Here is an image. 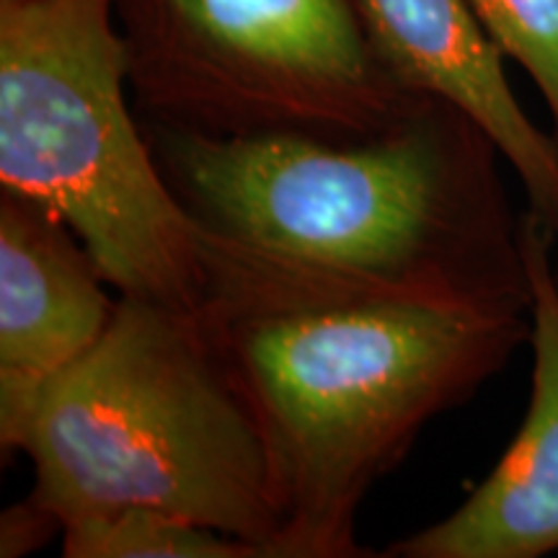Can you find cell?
I'll use <instances>...</instances> for the list:
<instances>
[{
	"label": "cell",
	"instance_id": "obj_1",
	"mask_svg": "<svg viewBox=\"0 0 558 558\" xmlns=\"http://www.w3.org/2000/svg\"><path fill=\"white\" fill-rule=\"evenodd\" d=\"M197 318L267 442L275 558L378 556L367 494L424 427L469 403L530 339V311L486 308L202 228Z\"/></svg>",
	"mask_w": 558,
	"mask_h": 558
},
{
	"label": "cell",
	"instance_id": "obj_2",
	"mask_svg": "<svg viewBox=\"0 0 558 558\" xmlns=\"http://www.w3.org/2000/svg\"><path fill=\"white\" fill-rule=\"evenodd\" d=\"M143 130L171 192L209 233L458 303L530 311L505 156L448 101L362 143Z\"/></svg>",
	"mask_w": 558,
	"mask_h": 558
},
{
	"label": "cell",
	"instance_id": "obj_3",
	"mask_svg": "<svg viewBox=\"0 0 558 558\" xmlns=\"http://www.w3.org/2000/svg\"><path fill=\"white\" fill-rule=\"evenodd\" d=\"M21 452L29 497L62 522L158 507L275 558L267 442L197 313L122 298L111 326L45 390Z\"/></svg>",
	"mask_w": 558,
	"mask_h": 558
},
{
	"label": "cell",
	"instance_id": "obj_4",
	"mask_svg": "<svg viewBox=\"0 0 558 558\" xmlns=\"http://www.w3.org/2000/svg\"><path fill=\"white\" fill-rule=\"evenodd\" d=\"M135 111L114 0H0V190L58 213L122 298L197 313L202 226Z\"/></svg>",
	"mask_w": 558,
	"mask_h": 558
},
{
	"label": "cell",
	"instance_id": "obj_5",
	"mask_svg": "<svg viewBox=\"0 0 558 558\" xmlns=\"http://www.w3.org/2000/svg\"><path fill=\"white\" fill-rule=\"evenodd\" d=\"M114 16L145 124L362 143L435 99L390 68L360 0H114Z\"/></svg>",
	"mask_w": 558,
	"mask_h": 558
},
{
	"label": "cell",
	"instance_id": "obj_6",
	"mask_svg": "<svg viewBox=\"0 0 558 558\" xmlns=\"http://www.w3.org/2000/svg\"><path fill=\"white\" fill-rule=\"evenodd\" d=\"M90 251L41 202L0 190V450L19 456L45 390L120 308Z\"/></svg>",
	"mask_w": 558,
	"mask_h": 558
},
{
	"label": "cell",
	"instance_id": "obj_7",
	"mask_svg": "<svg viewBox=\"0 0 558 558\" xmlns=\"http://www.w3.org/2000/svg\"><path fill=\"white\" fill-rule=\"evenodd\" d=\"M522 256L530 279L533 380L525 418L494 471L435 525L396 541L388 558H543L558 554V282L554 243L533 213H522Z\"/></svg>",
	"mask_w": 558,
	"mask_h": 558
},
{
	"label": "cell",
	"instance_id": "obj_8",
	"mask_svg": "<svg viewBox=\"0 0 558 558\" xmlns=\"http://www.w3.org/2000/svg\"><path fill=\"white\" fill-rule=\"evenodd\" d=\"M390 68L418 94L458 107L497 143L527 209L558 233V145L527 117L505 54L469 0H360Z\"/></svg>",
	"mask_w": 558,
	"mask_h": 558
},
{
	"label": "cell",
	"instance_id": "obj_9",
	"mask_svg": "<svg viewBox=\"0 0 558 558\" xmlns=\"http://www.w3.org/2000/svg\"><path fill=\"white\" fill-rule=\"evenodd\" d=\"M60 538L65 558H264L254 543L158 507L88 514Z\"/></svg>",
	"mask_w": 558,
	"mask_h": 558
},
{
	"label": "cell",
	"instance_id": "obj_10",
	"mask_svg": "<svg viewBox=\"0 0 558 558\" xmlns=\"http://www.w3.org/2000/svg\"><path fill=\"white\" fill-rule=\"evenodd\" d=\"M469 5L499 52L533 78L558 145V0H469Z\"/></svg>",
	"mask_w": 558,
	"mask_h": 558
},
{
	"label": "cell",
	"instance_id": "obj_11",
	"mask_svg": "<svg viewBox=\"0 0 558 558\" xmlns=\"http://www.w3.org/2000/svg\"><path fill=\"white\" fill-rule=\"evenodd\" d=\"M62 535V522L32 497L9 507L0 518V558H21Z\"/></svg>",
	"mask_w": 558,
	"mask_h": 558
},
{
	"label": "cell",
	"instance_id": "obj_12",
	"mask_svg": "<svg viewBox=\"0 0 558 558\" xmlns=\"http://www.w3.org/2000/svg\"><path fill=\"white\" fill-rule=\"evenodd\" d=\"M554 269H556V282H558V264H556V267H554Z\"/></svg>",
	"mask_w": 558,
	"mask_h": 558
}]
</instances>
